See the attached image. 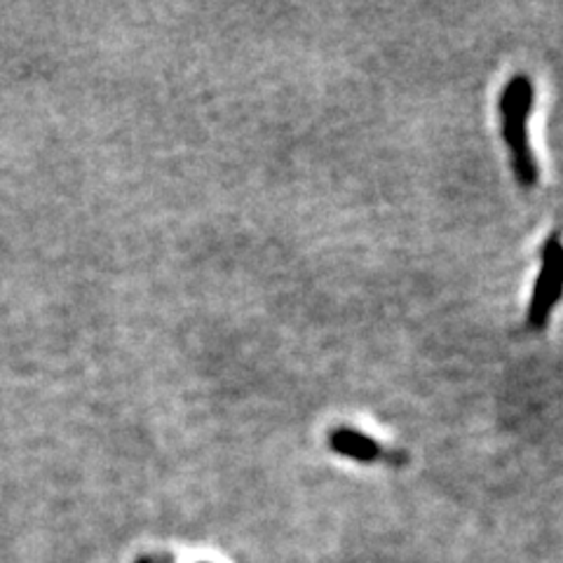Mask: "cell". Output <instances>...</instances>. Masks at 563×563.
<instances>
[{
	"label": "cell",
	"instance_id": "1",
	"mask_svg": "<svg viewBox=\"0 0 563 563\" xmlns=\"http://www.w3.org/2000/svg\"><path fill=\"white\" fill-rule=\"evenodd\" d=\"M533 103L536 87L533 80L523 74L515 76L503 87L498 101L503 141L509 151L512 172L523 188H533L538 184V163L531 141H528V120H531Z\"/></svg>",
	"mask_w": 563,
	"mask_h": 563
},
{
	"label": "cell",
	"instance_id": "2",
	"mask_svg": "<svg viewBox=\"0 0 563 563\" xmlns=\"http://www.w3.org/2000/svg\"><path fill=\"white\" fill-rule=\"evenodd\" d=\"M563 294V242L559 235L544 240L540 250V271L528 303V327L542 331Z\"/></svg>",
	"mask_w": 563,
	"mask_h": 563
},
{
	"label": "cell",
	"instance_id": "3",
	"mask_svg": "<svg viewBox=\"0 0 563 563\" xmlns=\"http://www.w3.org/2000/svg\"><path fill=\"white\" fill-rule=\"evenodd\" d=\"M329 446L333 453L350 457V461L355 463H376L387 457V451L376 442V439L347 426L333 428L329 432Z\"/></svg>",
	"mask_w": 563,
	"mask_h": 563
},
{
	"label": "cell",
	"instance_id": "4",
	"mask_svg": "<svg viewBox=\"0 0 563 563\" xmlns=\"http://www.w3.org/2000/svg\"><path fill=\"white\" fill-rule=\"evenodd\" d=\"M136 563H172L169 556H141Z\"/></svg>",
	"mask_w": 563,
	"mask_h": 563
}]
</instances>
